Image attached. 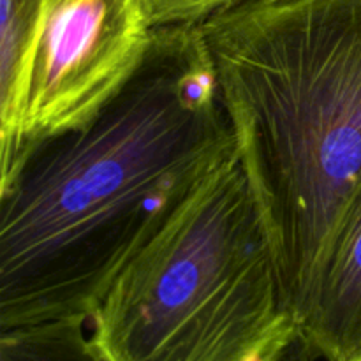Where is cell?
<instances>
[{"label":"cell","mask_w":361,"mask_h":361,"mask_svg":"<svg viewBox=\"0 0 361 361\" xmlns=\"http://www.w3.org/2000/svg\"><path fill=\"white\" fill-rule=\"evenodd\" d=\"M236 154L201 21L155 28L88 123L35 145L0 187V331L92 319L120 271Z\"/></svg>","instance_id":"obj_1"},{"label":"cell","mask_w":361,"mask_h":361,"mask_svg":"<svg viewBox=\"0 0 361 361\" xmlns=\"http://www.w3.org/2000/svg\"><path fill=\"white\" fill-rule=\"evenodd\" d=\"M201 28L300 328L361 190V0H240Z\"/></svg>","instance_id":"obj_2"},{"label":"cell","mask_w":361,"mask_h":361,"mask_svg":"<svg viewBox=\"0 0 361 361\" xmlns=\"http://www.w3.org/2000/svg\"><path fill=\"white\" fill-rule=\"evenodd\" d=\"M298 335L236 154L194 187L90 319L106 361H277Z\"/></svg>","instance_id":"obj_3"},{"label":"cell","mask_w":361,"mask_h":361,"mask_svg":"<svg viewBox=\"0 0 361 361\" xmlns=\"http://www.w3.org/2000/svg\"><path fill=\"white\" fill-rule=\"evenodd\" d=\"M155 28L148 0H46L16 76L0 88V187L35 145L88 123L126 87Z\"/></svg>","instance_id":"obj_4"},{"label":"cell","mask_w":361,"mask_h":361,"mask_svg":"<svg viewBox=\"0 0 361 361\" xmlns=\"http://www.w3.org/2000/svg\"><path fill=\"white\" fill-rule=\"evenodd\" d=\"M298 334L316 360L361 356V190L342 221Z\"/></svg>","instance_id":"obj_5"},{"label":"cell","mask_w":361,"mask_h":361,"mask_svg":"<svg viewBox=\"0 0 361 361\" xmlns=\"http://www.w3.org/2000/svg\"><path fill=\"white\" fill-rule=\"evenodd\" d=\"M88 326V319H62L2 330L0 361H106Z\"/></svg>","instance_id":"obj_6"},{"label":"cell","mask_w":361,"mask_h":361,"mask_svg":"<svg viewBox=\"0 0 361 361\" xmlns=\"http://www.w3.org/2000/svg\"><path fill=\"white\" fill-rule=\"evenodd\" d=\"M46 0H0V88L9 87L32 41Z\"/></svg>","instance_id":"obj_7"},{"label":"cell","mask_w":361,"mask_h":361,"mask_svg":"<svg viewBox=\"0 0 361 361\" xmlns=\"http://www.w3.org/2000/svg\"><path fill=\"white\" fill-rule=\"evenodd\" d=\"M235 0H148L155 27L203 21Z\"/></svg>","instance_id":"obj_8"},{"label":"cell","mask_w":361,"mask_h":361,"mask_svg":"<svg viewBox=\"0 0 361 361\" xmlns=\"http://www.w3.org/2000/svg\"><path fill=\"white\" fill-rule=\"evenodd\" d=\"M277 361H316V356L312 355L309 345H307L305 341L298 335V337L293 341V344L286 349L284 355H282Z\"/></svg>","instance_id":"obj_9"},{"label":"cell","mask_w":361,"mask_h":361,"mask_svg":"<svg viewBox=\"0 0 361 361\" xmlns=\"http://www.w3.org/2000/svg\"><path fill=\"white\" fill-rule=\"evenodd\" d=\"M356 361H361V356H360V358H358V360H356Z\"/></svg>","instance_id":"obj_10"},{"label":"cell","mask_w":361,"mask_h":361,"mask_svg":"<svg viewBox=\"0 0 361 361\" xmlns=\"http://www.w3.org/2000/svg\"><path fill=\"white\" fill-rule=\"evenodd\" d=\"M235 2H240V0H235Z\"/></svg>","instance_id":"obj_11"}]
</instances>
